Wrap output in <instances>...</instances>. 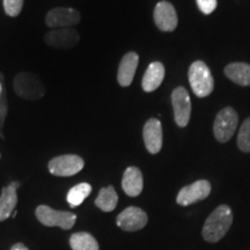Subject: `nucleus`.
<instances>
[{"instance_id": "16", "label": "nucleus", "mask_w": 250, "mask_h": 250, "mask_svg": "<svg viewBox=\"0 0 250 250\" xmlns=\"http://www.w3.org/2000/svg\"><path fill=\"white\" fill-rule=\"evenodd\" d=\"M165 66L160 62H153L148 65L143 77L142 86L145 92L151 93L158 89L165 79Z\"/></svg>"}, {"instance_id": "26", "label": "nucleus", "mask_w": 250, "mask_h": 250, "mask_svg": "<svg viewBox=\"0 0 250 250\" xmlns=\"http://www.w3.org/2000/svg\"><path fill=\"white\" fill-rule=\"evenodd\" d=\"M11 250H29L27 248L26 246L23 245V243H17V245H14L12 247Z\"/></svg>"}, {"instance_id": "9", "label": "nucleus", "mask_w": 250, "mask_h": 250, "mask_svg": "<svg viewBox=\"0 0 250 250\" xmlns=\"http://www.w3.org/2000/svg\"><path fill=\"white\" fill-rule=\"evenodd\" d=\"M148 217L146 212L136 206H130L117 215L116 224L125 232H136L146 226Z\"/></svg>"}, {"instance_id": "22", "label": "nucleus", "mask_w": 250, "mask_h": 250, "mask_svg": "<svg viewBox=\"0 0 250 250\" xmlns=\"http://www.w3.org/2000/svg\"><path fill=\"white\" fill-rule=\"evenodd\" d=\"M237 147L245 153H250V117L243 122L237 136Z\"/></svg>"}, {"instance_id": "7", "label": "nucleus", "mask_w": 250, "mask_h": 250, "mask_svg": "<svg viewBox=\"0 0 250 250\" xmlns=\"http://www.w3.org/2000/svg\"><path fill=\"white\" fill-rule=\"evenodd\" d=\"M171 103L174 109V120L180 127L187 126L191 116V101L184 87H177L171 93Z\"/></svg>"}, {"instance_id": "23", "label": "nucleus", "mask_w": 250, "mask_h": 250, "mask_svg": "<svg viewBox=\"0 0 250 250\" xmlns=\"http://www.w3.org/2000/svg\"><path fill=\"white\" fill-rule=\"evenodd\" d=\"M23 6V0H4V8L6 14L15 18L21 13Z\"/></svg>"}, {"instance_id": "15", "label": "nucleus", "mask_w": 250, "mask_h": 250, "mask_svg": "<svg viewBox=\"0 0 250 250\" xmlns=\"http://www.w3.org/2000/svg\"><path fill=\"white\" fill-rule=\"evenodd\" d=\"M143 187V174L139 168H126L124 171L123 179H122V188H123L124 192L130 197H137L142 193Z\"/></svg>"}, {"instance_id": "2", "label": "nucleus", "mask_w": 250, "mask_h": 250, "mask_svg": "<svg viewBox=\"0 0 250 250\" xmlns=\"http://www.w3.org/2000/svg\"><path fill=\"white\" fill-rule=\"evenodd\" d=\"M192 92L198 98H206L213 92L214 79L208 65L202 61L193 62L188 72Z\"/></svg>"}, {"instance_id": "21", "label": "nucleus", "mask_w": 250, "mask_h": 250, "mask_svg": "<svg viewBox=\"0 0 250 250\" xmlns=\"http://www.w3.org/2000/svg\"><path fill=\"white\" fill-rule=\"evenodd\" d=\"M92 192V186L88 183H79L73 187L67 193V203L71 208H77L85 201Z\"/></svg>"}, {"instance_id": "27", "label": "nucleus", "mask_w": 250, "mask_h": 250, "mask_svg": "<svg viewBox=\"0 0 250 250\" xmlns=\"http://www.w3.org/2000/svg\"><path fill=\"white\" fill-rule=\"evenodd\" d=\"M11 186L13 187V188H15V189H18V188L20 187V183H19V182H12Z\"/></svg>"}, {"instance_id": "6", "label": "nucleus", "mask_w": 250, "mask_h": 250, "mask_svg": "<svg viewBox=\"0 0 250 250\" xmlns=\"http://www.w3.org/2000/svg\"><path fill=\"white\" fill-rule=\"evenodd\" d=\"M85 161L76 154H66L56 156L49 162V171L55 176H73L83 170Z\"/></svg>"}, {"instance_id": "29", "label": "nucleus", "mask_w": 250, "mask_h": 250, "mask_svg": "<svg viewBox=\"0 0 250 250\" xmlns=\"http://www.w3.org/2000/svg\"><path fill=\"white\" fill-rule=\"evenodd\" d=\"M0 158H1V154H0Z\"/></svg>"}, {"instance_id": "19", "label": "nucleus", "mask_w": 250, "mask_h": 250, "mask_svg": "<svg viewBox=\"0 0 250 250\" xmlns=\"http://www.w3.org/2000/svg\"><path fill=\"white\" fill-rule=\"evenodd\" d=\"M118 196L116 190L112 186L102 188L95 199V205L103 212H111L116 208Z\"/></svg>"}, {"instance_id": "11", "label": "nucleus", "mask_w": 250, "mask_h": 250, "mask_svg": "<svg viewBox=\"0 0 250 250\" xmlns=\"http://www.w3.org/2000/svg\"><path fill=\"white\" fill-rule=\"evenodd\" d=\"M79 33L73 28H59L45 34L44 41L55 49H71L79 42Z\"/></svg>"}, {"instance_id": "10", "label": "nucleus", "mask_w": 250, "mask_h": 250, "mask_svg": "<svg viewBox=\"0 0 250 250\" xmlns=\"http://www.w3.org/2000/svg\"><path fill=\"white\" fill-rule=\"evenodd\" d=\"M81 15L77 9L68 7H59L51 9L45 18L46 26L52 29L71 28L80 22Z\"/></svg>"}, {"instance_id": "20", "label": "nucleus", "mask_w": 250, "mask_h": 250, "mask_svg": "<svg viewBox=\"0 0 250 250\" xmlns=\"http://www.w3.org/2000/svg\"><path fill=\"white\" fill-rule=\"evenodd\" d=\"M70 246L73 250H99V243L92 234L86 232L74 233L70 237Z\"/></svg>"}, {"instance_id": "14", "label": "nucleus", "mask_w": 250, "mask_h": 250, "mask_svg": "<svg viewBox=\"0 0 250 250\" xmlns=\"http://www.w3.org/2000/svg\"><path fill=\"white\" fill-rule=\"evenodd\" d=\"M139 56L136 52H127L122 58L120 67H118L117 81L121 86L127 87L132 83L134 74H136L137 67H138Z\"/></svg>"}, {"instance_id": "25", "label": "nucleus", "mask_w": 250, "mask_h": 250, "mask_svg": "<svg viewBox=\"0 0 250 250\" xmlns=\"http://www.w3.org/2000/svg\"><path fill=\"white\" fill-rule=\"evenodd\" d=\"M6 115H7V101H6L5 93L2 92V95L0 96V137H1V138H4L2 129H4V122Z\"/></svg>"}, {"instance_id": "4", "label": "nucleus", "mask_w": 250, "mask_h": 250, "mask_svg": "<svg viewBox=\"0 0 250 250\" xmlns=\"http://www.w3.org/2000/svg\"><path fill=\"white\" fill-rule=\"evenodd\" d=\"M36 217L44 226L61 227L62 229H71L77 220V215L72 212L58 211L46 205H40L36 208Z\"/></svg>"}, {"instance_id": "18", "label": "nucleus", "mask_w": 250, "mask_h": 250, "mask_svg": "<svg viewBox=\"0 0 250 250\" xmlns=\"http://www.w3.org/2000/svg\"><path fill=\"white\" fill-rule=\"evenodd\" d=\"M225 74L240 86H250V65L246 62H232L225 67Z\"/></svg>"}, {"instance_id": "1", "label": "nucleus", "mask_w": 250, "mask_h": 250, "mask_svg": "<svg viewBox=\"0 0 250 250\" xmlns=\"http://www.w3.org/2000/svg\"><path fill=\"white\" fill-rule=\"evenodd\" d=\"M233 224V212L228 205H219L206 219L203 226V237L208 242L215 243L226 235Z\"/></svg>"}, {"instance_id": "3", "label": "nucleus", "mask_w": 250, "mask_h": 250, "mask_svg": "<svg viewBox=\"0 0 250 250\" xmlns=\"http://www.w3.org/2000/svg\"><path fill=\"white\" fill-rule=\"evenodd\" d=\"M13 86L15 93L26 100H40L44 96L45 88L42 81L30 72H21L15 76Z\"/></svg>"}, {"instance_id": "17", "label": "nucleus", "mask_w": 250, "mask_h": 250, "mask_svg": "<svg viewBox=\"0 0 250 250\" xmlns=\"http://www.w3.org/2000/svg\"><path fill=\"white\" fill-rule=\"evenodd\" d=\"M18 204L17 189L9 184L4 187L0 196V223L12 217V213L15 211V206Z\"/></svg>"}, {"instance_id": "5", "label": "nucleus", "mask_w": 250, "mask_h": 250, "mask_svg": "<svg viewBox=\"0 0 250 250\" xmlns=\"http://www.w3.org/2000/svg\"><path fill=\"white\" fill-rule=\"evenodd\" d=\"M239 116L232 107H226L218 112L213 124V133L218 142L227 143L235 133Z\"/></svg>"}, {"instance_id": "13", "label": "nucleus", "mask_w": 250, "mask_h": 250, "mask_svg": "<svg viewBox=\"0 0 250 250\" xmlns=\"http://www.w3.org/2000/svg\"><path fill=\"white\" fill-rule=\"evenodd\" d=\"M154 22L162 31H173L176 29L179 19L174 6L168 1L158 2L154 8Z\"/></svg>"}, {"instance_id": "24", "label": "nucleus", "mask_w": 250, "mask_h": 250, "mask_svg": "<svg viewBox=\"0 0 250 250\" xmlns=\"http://www.w3.org/2000/svg\"><path fill=\"white\" fill-rule=\"evenodd\" d=\"M196 1L197 5H198V8L205 15L213 13L218 5L217 0H196Z\"/></svg>"}, {"instance_id": "28", "label": "nucleus", "mask_w": 250, "mask_h": 250, "mask_svg": "<svg viewBox=\"0 0 250 250\" xmlns=\"http://www.w3.org/2000/svg\"><path fill=\"white\" fill-rule=\"evenodd\" d=\"M2 95V87H1V83H0V96Z\"/></svg>"}, {"instance_id": "12", "label": "nucleus", "mask_w": 250, "mask_h": 250, "mask_svg": "<svg viewBox=\"0 0 250 250\" xmlns=\"http://www.w3.org/2000/svg\"><path fill=\"white\" fill-rule=\"evenodd\" d=\"M144 143L146 149L151 154H158L161 151L164 143V132H162L161 122L156 118H151L144 125L143 130Z\"/></svg>"}, {"instance_id": "8", "label": "nucleus", "mask_w": 250, "mask_h": 250, "mask_svg": "<svg viewBox=\"0 0 250 250\" xmlns=\"http://www.w3.org/2000/svg\"><path fill=\"white\" fill-rule=\"evenodd\" d=\"M211 183L206 180H199L182 188L176 197L177 204L188 206L199 201H204L211 193Z\"/></svg>"}]
</instances>
